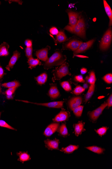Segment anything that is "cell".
Listing matches in <instances>:
<instances>
[{"label":"cell","mask_w":112,"mask_h":169,"mask_svg":"<svg viewBox=\"0 0 112 169\" xmlns=\"http://www.w3.org/2000/svg\"><path fill=\"white\" fill-rule=\"evenodd\" d=\"M67 57L60 50H57L52 55L43 63L45 69L48 70L56 66L61 65L64 63Z\"/></svg>","instance_id":"obj_1"},{"label":"cell","mask_w":112,"mask_h":169,"mask_svg":"<svg viewBox=\"0 0 112 169\" xmlns=\"http://www.w3.org/2000/svg\"><path fill=\"white\" fill-rule=\"evenodd\" d=\"M85 25L84 20L79 18L76 25L73 27L67 25L65 26L64 29L70 32L75 34L81 38H84L86 37Z\"/></svg>","instance_id":"obj_2"},{"label":"cell","mask_w":112,"mask_h":169,"mask_svg":"<svg viewBox=\"0 0 112 169\" xmlns=\"http://www.w3.org/2000/svg\"><path fill=\"white\" fill-rule=\"evenodd\" d=\"M69 65L67 63H64L61 65L60 67L56 68V69L53 71V80H58L67 75H71L69 69Z\"/></svg>","instance_id":"obj_3"},{"label":"cell","mask_w":112,"mask_h":169,"mask_svg":"<svg viewBox=\"0 0 112 169\" xmlns=\"http://www.w3.org/2000/svg\"><path fill=\"white\" fill-rule=\"evenodd\" d=\"M112 32L111 27L109 28L105 33L100 44L101 50H105L109 48L112 41Z\"/></svg>","instance_id":"obj_4"},{"label":"cell","mask_w":112,"mask_h":169,"mask_svg":"<svg viewBox=\"0 0 112 169\" xmlns=\"http://www.w3.org/2000/svg\"><path fill=\"white\" fill-rule=\"evenodd\" d=\"M16 101H19L25 103H30V104H33L39 105H41L44 106L50 107V108H62L63 107V101H60L53 102L47 103H42V104H38V103L31 102L28 101H27L17 100Z\"/></svg>","instance_id":"obj_5"},{"label":"cell","mask_w":112,"mask_h":169,"mask_svg":"<svg viewBox=\"0 0 112 169\" xmlns=\"http://www.w3.org/2000/svg\"><path fill=\"white\" fill-rule=\"evenodd\" d=\"M107 106V103L105 102L95 110L90 112L89 113V115L92 120L95 121L97 120L98 118L102 114L103 111Z\"/></svg>","instance_id":"obj_6"},{"label":"cell","mask_w":112,"mask_h":169,"mask_svg":"<svg viewBox=\"0 0 112 169\" xmlns=\"http://www.w3.org/2000/svg\"><path fill=\"white\" fill-rule=\"evenodd\" d=\"M94 41H95V39H92L91 40L87 42H82L81 43L79 46L78 49L74 51V55L81 53L84 52L88 50L93 45Z\"/></svg>","instance_id":"obj_7"},{"label":"cell","mask_w":112,"mask_h":169,"mask_svg":"<svg viewBox=\"0 0 112 169\" xmlns=\"http://www.w3.org/2000/svg\"><path fill=\"white\" fill-rule=\"evenodd\" d=\"M82 43V42L81 41L77 39H73L64 44L63 45V49L71 50L74 51L78 49L79 46Z\"/></svg>","instance_id":"obj_8"},{"label":"cell","mask_w":112,"mask_h":169,"mask_svg":"<svg viewBox=\"0 0 112 169\" xmlns=\"http://www.w3.org/2000/svg\"><path fill=\"white\" fill-rule=\"evenodd\" d=\"M50 49V47L47 46L45 48L37 51L36 52V56L39 60L45 62L48 58V52Z\"/></svg>","instance_id":"obj_9"},{"label":"cell","mask_w":112,"mask_h":169,"mask_svg":"<svg viewBox=\"0 0 112 169\" xmlns=\"http://www.w3.org/2000/svg\"><path fill=\"white\" fill-rule=\"evenodd\" d=\"M60 126V124L58 123H53L49 125L45 129L44 132L46 137H49L56 132Z\"/></svg>","instance_id":"obj_10"},{"label":"cell","mask_w":112,"mask_h":169,"mask_svg":"<svg viewBox=\"0 0 112 169\" xmlns=\"http://www.w3.org/2000/svg\"><path fill=\"white\" fill-rule=\"evenodd\" d=\"M82 102V98L81 96H76L71 99L68 103L70 108L71 110L73 111L80 106Z\"/></svg>","instance_id":"obj_11"},{"label":"cell","mask_w":112,"mask_h":169,"mask_svg":"<svg viewBox=\"0 0 112 169\" xmlns=\"http://www.w3.org/2000/svg\"><path fill=\"white\" fill-rule=\"evenodd\" d=\"M21 54L18 51L16 50L13 52V55L11 58L8 64L6 67V69L8 71H10L11 69H12L19 58H20Z\"/></svg>","instance_id":"obj_12"},{"label":"cell","mask_w":112,"mask_h":169,"mask_svg":"<svg viewBox=\"0 0 112 169\" xmlns=\"http://www.w3.org/2000/svg\"><path fill=\"white\" fill-rule=\"evenodd\" d=\"M45 146L50 150H58L60 140L56 139L50 140L47 139L45 141Z\"/></svg>","instance_id":"obj_13"},{"label":"cell","mask_w":112,"mask_h":169,"mask_svg":"<svg viewBox=\"0 0 112 169\" xmlns=\"http://www.w3.org/2000/svg\"><path fill=\"white\" fill-rule=\"evenodd\" d=\"M69 17V25L70 26L73 27L76 25L79 20V15L77 13L74 12L70 11L67 12Z\"/></svg>","instance_id":"obj_14"},{"label":"cell","mask_w":112,"mask_h":169,"mask_svg":"<svg viewBox=\"0 0 112 169\" xmlns=\"http://www.w3.org/2000/svg\"><path fill=\"white\" fill-rule=\"evenodd\" d=\"M70 114L67 111H62L56 115L53 121L57 123L65 121L69 118Z\"/></svg>","instance_id":"obj_15"},{"label":"cell","mask_w":112,"mask_h":169,"mask_svg":"<svg viewBox=\"0 0 112 169\" xmlns=\"http://www.w3.org/2000/svg\"><path fill=\"white\" fill-rule=\"evenodd\" d=\"M60 92L56 85L54 84L50 85V87L48 91V95L52 99H56L60 96Z\"/></svg>","instance_id":"obj_16"},{"label":"cell","mask_w":112,"mask_h":169,"mask_svg":"<svg viewBox=\"0 0 112 169\" xmlns=\"http://www.w3.org/2000/svg\"><path fill=\"white\" fill-rule=\"evenodd\" d=\"M84 125L85 123H83L82 121L79 122L77 124L74 125V132L77 137L81 134L84 131Z\"/></svg>","instance_id":"obj_17"},{"label":"cell","mask_w":112,"mask_h":169,"mask_svg":"<svg viewBox=\"0 0 112 169\" xmlns=\"http://www.w3.org/2000/svg\"><path fill=\"white\" fill-rule=\"evenodd\" d=\"M10 46L6 42H4L0 45V57L7 56L9 53L8 52Z\"/></svg>","instance_id":"obj_18"},{"label":"cell","mask_w":112,"mask_h":169,"mask_svg":"<svg viewBox=\"0 0 112 169\" xmlns=\"http://www.w3.org/2000/svg\"><path fill=\"white\" fill-rule=\"evenodd\" d=\"M104 3L105 12L106 13L110 20L109 26H111L112 25V12L110 6L109 5L106 1L104 0Z\"/></svg>","instance_id":"obj_19"},{"label":"cell","mask_w":112,"mask_h":169,"mask_svg":"<svg viewBox=\"0 0 112 169\" xmlns=\"http://www.w3.org/2000/svg\"><path fill=\"white\" fill-rule=\"evenodd\" d=\"M35 79L39 84L41 85L44 84L47 82V75L45 73H43L35 77Z\"/></svg>","instance_id":"obj_20"},{"label":"cell","mask_w":112,"mask_h":169,"mask_svg":"<svg viewBox=\"0 0 112 169\" xmlns=\"http://www.w3.org/2000/svg\"><path fill=\"white\" fill-rule=\"evenodd\" d=\"M95 85H90L89 87V89L86 95L85 98V104L88 102V101L90 99L92 96L93 95L94 91H95Z\"/></svg>","instance_id":"obj_21"},{"label":"cell","mask_w":112,"mask_h":169,"mask_svg":"<svg viewBox=\"0 0 112 169\" xmlns=\"http://www.w3.org/2000/svg\"><path fill=\"white\" fill-rule=\"evenodd\" d=\"M27 63L29 65V68L31 69L36 67V66L41 64V62L38 59H34L33 58L28 59Z\"/></svg>","instance_id":"obj_22"},{"label":"cell","mask_w":112,"mask_h":169,"mask_svg":"<svg viewBox=\"0 0 112 169\" xmlns=\"http://www.w3.org/2000/svg\"><path fill=\"white\" fill-rule=\"evenodd\" d=\"M21 85L20 83L18 81L15 80L13 82L5 83L2 84V86L4 87L10 88L11 87L17 88L19 87Z\"/></svg>","instance_id":"obj_23"},{"label":"cell","mask_w":112,"mask_h":169,"mask_svg":"<svg viewBox=\"0 0 112 169\" xmlns=\"http://www.w3.org/2000/svg\"><path fill=\"white\" fill-rule=\"evenodd\" d=\"M79 148L78 146L70 145L65 148L61 149V151L66 154H70L73 153L74 151L77 150Z\"/></svg>","instance_id":"obj_24"},{"label":"cell","mask_w":112,"mask_h":169,"mask_svg":"<svg viewBox=\"0 0 112 169\" xmlns=\"http://www.w3.org/2000/svg\"><path fill=\"white\" fill-rule=\"evenodd\" d=\"M86 79L90 85L95 84L96 80L95 72L92 71L90 73L89 76H87Z\"/></svg>","instance_id":"obj_25"},{"label":"cell","mask_w":112,"mask_h":169,"mask_svg":"<svg viewBox=\"0 0 112 169\" xmlns=\"http://www.w3.org/2000/svg\"><path fill=\"white\" fill-rule=\"evenodd\" d=\"M19 157V160L22 162L29 161L30 159V156L26 152H19L17 154Z\"/></svg>","instance_id":"obj_26"},{"label":"cell","mask_w":112,"mask_h":169,"mask_svg":"<svg viewBox=\"0 0 112 169\" xmlns=\"http://www.w3.org/2000/svg\"><path fill=\"white\" fill-rule=\"evenodd\" d=\"M56 38V41L58 42L62 43L67 40V37L66 36L64 32L62 31H61L57 35Z\"/></svg>","instance_id":"obj_27"},{"label":"cell","mask_w":112,"mask_h":169,"mask_svg":"<svg viewBox=\"0 0 112 169\" xmlns=\"http://www.w3.org/2000/svg\"><path fill=\"white\" fill-rule=\"evenodd\" d=\"M86 148L88 150L92 152L98 154H102L104 151V149L97 146H89Z\"/></svg>","instance_id":"obj_28"},{"label":"cell","mask_w":112,"mask_h":169,"mask_svg":"<svg viewBox=\"0 0 112 169\" xmlns=\"http://www.w3.org/2000/svg\"><path fill=\"white\" fill-rule=\"evenodd\" d=\"M58 132L63 137H66L68 135L67 129L65 124L63 123L61 125L59 129Z\"/></svg>","instance_id":"obj_29"},{"label":"cell","mask_w":112,"mask_h":169,"mask_svg":"<svg viewBox=\"0 0 112 169\" xmlns=\"http://www.w3.org/2000/svg\"><path fill=\"white\" fill-rule=\"evenodd\" d=\"M83 108H84V106L80 105V106L77 107L73 110L74 115L76 117H81L82 114Z\"/></svg>","instance_id":"obj_30"},{"label":"cell","mask_w":112,"mask_h":169,"mask_svg":"<svg viewBox=\"0 0 112 169\" xmlns=\"http://www.w3.org/2000/svg\"><path fill=\"white\" fill-rule=\"evenodd\" d=\"M61 86L63 89L67 92L71 91L72 90V87L69 82L65 81L61 83Z\"/></svg>","instance_id":"obj_31"},{"label":"cell","mask_w":112,"mask_h":169,"mask_svg":"<svg viewBox=\"0 0 112 169\" xmlns=\"http://www.w3.org/2000/svg\"><path fill=\"white\" fill-rule=\"evenodd\" d=\"M85 90L83 87L81 86L80 85H78L74 89L73 93L75 95H78L82 94L85 91Z\"/></svg>","instance_id":"obj_32"},{"label":"cell","mask_w":112,"mask_h":169,"mask_svg":"<svg viewBox=\"0 0 112 169\" xmlns=\"http://www.w3.org/2000/svg\"><path fill=\"white\" fill-rule=\"evenodd\" d=\"M33 47H26L25 50L26 56L28 59L33 58Z\"/></svg>","instance_id":"obj_33"},{"label":"cell","mask_w":112,"mask_h":169,"mask_svg":"<svg viewBox=\"0 0 112 169\" xmlns=\"http://www.w3.org/2000/svg\"><path fill=\"white\" fill-rule=\"evenodd\" d=\"M108 129V128L107 127H102L95 131L99 135L100 137H102L106 133Z\"/></svg>","instance_id":"obj_34"},{"label":"cell","mask_w":112,"mask_h":169,"mask_svg":"<svg viewBox=\"0 0 112 169\" xmlns=\"http://www.w3.org/2000/svg\"><path fill=\"white\" fill-rule=\"evenodd\" d=\"M105 82L108 84H111L112 83V74L109 73L106 75L103 78Z\"/></svg>","instance_id":"obj_35"},{"label":"cell","mask_w":112,"mask_h":169,"mask_svg":"<svg viewBox=\"0 0 112 169\" xmlns=\"http://www.w3.org/2000/svg\"><path fill=\"white\" fill-rule=\"evenodd\" d=\"M0 126L12 129V130H16L14 128L10 126V125L3 120H0Z\"/></svg>","instance_id":"obj_36"},{"label":"cell","mask_w":112,"mask_h":169,"mask_svg":"<svg viewBox=\"0 0 112 169\" xmlns=\"http://www.w3.org/2000/svg\"><path fill=\"white\" fill-rule=\"evenodd\" d=\"M17 88L15 87H11L8 88L5 92L6 95H13Z\"/></svg>","instance_id":"obj_37"},{"label":"cell","mask_w":112,"mask_h":169,"mask_svg":"<svg viewBox=\"0 0 112 169\" xmlns=\"http://www.w3.org/2000/svg\"><path fill=\"white\" fill-rule=\"evenodd\" d=\"M74 80L77 82L81 83H84L85 82V80L83 78V77L81 75H79L75 76Z\"/></svg>","instance_id":"obj_38"},{"label":"cell","mask_w":112,"mask_h":169,"mask_svg":"<svg viewBox=\"0 0 112 169\" xmlns=\"http://www.w3.org/2000/svg\"><path fill=\"white\" fill-rule=\"evenodd\" d=\"M49 32L52 35H57L59 32L58 29L55 27H52L50 28Z\"/></svg>","instance_id":"obj_39"},{"label":"cell","mask_w":112,"mask_h":169,"mask_svg":"<svg viewBox=\"0 0 112 169\" xmlns=\"http://www.w3.org/2000/svg\"><path fill=\"white\" fill-rule=\"evenodd\" d=\"M25 44L27 47H32V41L30 39H26L25 42Z\"/></svg>","instance_id":"obj_40"},{"label":"cell","mask_w":112,"mask_h":169,"mask_svg":"<svg viewBox=\"0 0 112 169\" xmlns=\"http://www.w3.org/2000/svg\"><path fill=\"white\" fill-rule=\"evenodd\" d=\"M4 70L1 66L0 63V80H1L4 76L6 74V73H4Z\"/></svg>","instance_id":"obj_41"},{"label":"cell","mask_w":112,"mask_h":169,"mask_svg":"<svg viewBox=\"0 0 112 169\" xmlns=\"http://www.w3.org/2000/svg\"><path fill=\"white\" fill-rule=\"evenodd\" d=\"M107 106L109 107H111L112 106V94L110 96L108 100H107Z\"/></svg>","instance_id":"obj_42"},{"label":"cell","mask_w":112,"mask_h":169,"mask_svg":"<svg viewBox=\"0 0 112 169\" xmlns=\"http://www.w3.org/2000/svg\"><path fill=\"white\" fill-rule=\"evenodd\" d=\"M80 71L81 74H85L87 72V70L86 68H83L81 69Z\"/></svg>","instance_id":"obj_43"},{"label":"cell","mask_w":112,"mask_h":169,"mask_svg":"<svg viewBox=\"0 0 112 169\" xmlns=\"http://www.w3.org/2000/svg\"><path fill=\"white\" fill-rule=\"evenodd\" d=\"M74 56L78 57H79V58H88V57L87 56L82 55H74Z\"/></svg>","instance_id":"obj_44"},{"label":"cell","mask_w":112,"mask_h":169,"mask_svg":"<svg viewBox=\"0 0 112 169\" xmlns=\"http://www.w3.org/2000/svg\"><path fill=\"white\" fill-rule=\"evenodd\" d=\"M9 2V3L10 4V3H11L12 2H17V3H19V4H22L23 2H22L21 1H8Z\"/></svg>","instance_id":"obj_45"},{"label":"cell","mask_w":112,"mask_h":169,"mask_svg":"<svg viewBox=\"0 0 112 169\" xmlns=\"http://www.w3.org/2000/svg\"><path fill=\"white\" fill-rule=\"evenodd\" d=\"M88 87H89L88 84L87 83H85V84H84V85H83V87L85 89L88 88Z\"/></svg>","instance_id":"obj_46"},{"label":"cell","mask_w":112,"mask_h":169,"mask_svg":"<svg viewBox=\"0 0 112 169\" xmlns=\"http://www.w3.org/2000/svg\"><path fill=\"white\" fill-rule=\"evenodd\" d=\"M6 98L8 99H12L13 98V95H6Z\"/></svg>","instance_id":"obj_47"},{"label":"cell","mask_w":112,"mask_h":169,"mask_svg":"<svg viewBox=\"0 0 112 169\" xmlns=\"http://www.w3.org/2000/svg\"><path fill=\"white\" fill-rule=\"evenodd\" d=\"M2 92L1 89V83H0V93H1Z\"/></svg>","instance_id":"obj_48"},{"label":"cell","mask_w":112,"mask_h":169,"mask_svg":"<svg viewBox=\"0 0 112 169\" xmlns=\"http://www.w3.org/2000/svg\"><path fill=\"white\" fill-rule=\"evenodd\" d=\"M1 113L0 112V118H1Z\"/></svg>","instance_id":"obj_49"},{"label":"cell","mask_w":112,"mask_h":169,"mask_svg":"<svg viewBox=\"0 0 112 169\" xmlns=\"http://www.w3.org/2000/svg\"><path fill=\"white\" fill-rule=\"evenodd\" d=\"M1 1H0V5H1Z\"/></svg>","instance_id":"obj_50"}]
</instances>
